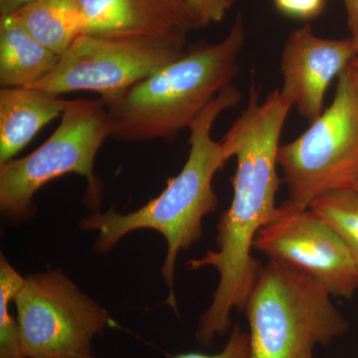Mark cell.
Returning <instances> with one entry per match:
<instances>
[{"instance_id": "1", "label": "cell", "mask_w": 358, "mask_h": 358, "mask_svg": "<svg viewBox=\"0 0 358 358\" xmlns=\"http://www.w3.org/2000/svg\"><path fill=\"white\" fill-rule=\"evenodd\" d=\"M288 99L275 90L259 103L250 87L248 106L220 141L226 160L236 157L233 199L219 219L216 250L190 259V271L212 267L219 282L209 308L197 324L199 345L209 348L232 327L231 313L243 312L262 264L252 256L254 239L264 226L279 216L275 196L282 180L278 174L280 138L289 110Z\"/></svg>"}, {"instance_id": "2", "label": "cell", "mask_w": 358, "mask_h": 358, "mask_svg": "<svg viewBox=\"0 0 358 358\" xmlns=\"http://www.w3.org/2000/svg\"><path fill=\"white\" fill-rule=\"evenodd\" d=\"M241 94L236 87H228L195 119L189 127L190 150L180 173L167 179L166 187L159 196L129 213L122 214L114 207L106 212L93 211L82 219L80 229L96 234L94 248L108 253L129 233L150 229L166 240L167 252L160 274L169 294L166 303L178 313L174 292V273L179 252L189 249L203 235L202 221L214 213L219 200L214 192V176L225 166L220 141L212 138L214 122L223 110L236 106Z\"/></svg>"}, {"instance_id": "3", "label": "cell", "mask_w": 358, "mask_h": 358, "mask_svg": "<svg viewBox=\"0 0 358 358\" xmlns=\"http://www.w3.org/2000/svg\"><path fill=\"white\" fill-rule=\"evenodd\" d=\"M241 14L216 44L200 43L141 80L107 106L110 138L124 143L173 141L238 74L243 49Z\"/></svg>"}, {"instance_id": "4", "label": "cell", "mask_w": 358, "mask_h": 358, "mask_svg": "<svg viewBox=\"0 0 358 358\" xmlns=\"http://www.w3.org/2000/svg\"><path fill=\"white\" fill-rule=\"evenodd\" d=\"M244 310L251 358H315L317 345L350 329L326 289L274 261L261 268Z\"/></svg>"}, {"instance_id": "5", "label": "cell", "mask_w": 358, "mask_h": 358, "mask_svg": "<svg viewBox=\"0 0 358 358\" xmlns=\"http://www.w3.org/2000/svg\"><path fill=\"white\" fill-rule=\"evenodd\" d=\"M107 107L102 101H70L56 131L43 145L21 159L0 164V211L11 223L35 215L34 195L53 179L68 173L88 183L90 206L100 210L103 187L94 173L96 154L110 138Z\"/></svg>"}, {"instance_id": "6", "label": "cell", "mask_w": 358, "mask_h": 358, "mask_svg": "<svg viewBox=\"0 0 358 358\" xmlns=\"http://www.w3.org/2000/svg\"><path fill=\"white\" fill-rule=\"evenodd\" d=\"M333 103L310 128L280 145L278 166L289 197L284 211H303L324 193L358 182V61L339 75Z\"/></svg>"}, {"instance_id": "7", "label": "cell", "mask_w": 358, "mask_h": 358, "mask_svg": "<svg viewBox=\"0 0 358 358\" xmlns=\"http://www.w3.org/2000/svg\"><path fill=\"white\" fill-rule=\"evenodd\" d=\"M13 301L26 358H96L94 339L115 326L59 268L26 277Z\"/></svg>"}, {"instance_id": "8", "label": "cell", "mask_w": 358, "mask_h": 358, "mask_svg": "<svg viewBox=\"0 0 358 358\" xmlns=\"http://www.w3.org/2000/svg\"><path fill=\"white\" fill-rule=\"evenodd\" d=\"M185 47L145 37L83 34L59 57L50 74L26 88L56 96L95 92L107 107L134 85L181 57Z\"/></svg>"}, {"instance_id": "9", "label": "cell", "mask_w": 358, "mask_h": 358, "mask_svg": "<svg viewBox=\"0 0 358 358\" xmlns=\"http://www.w3.org/2000/svg\"><path fill=\"white\" fill-rule=\"evenodd\" d=\"M257 233L253 249L305 275L331 296L352 298L358 267L341 237L310 209L284 211Z\"/></svg>"}, {"instance_id": "10", "label": "cell", "mask_w": 358, "mask_h": 358, "mask_svg": "<svg viewBox=\"0 0 358 358\" xmlns=\"http://www.w3.org/2000/svg\"><path fill=\"white\" fill-rule=\"evenodd\" d=\"M358 55V39H326L310 25L291 33L281 60L282 95L299 114L313 122L324 112V98L331 81Z\"/></svg>"}, {"instance_id": "11", "label": "cell", "mask_w": 358, "mask_h": 358, "mask_svg": "<svg viewBox=\"0 0 358 358\" xmlns=\"http://www.w3.org/2000/svg\"><path fill=\"white\" fill-rule=\"evenodd\" d=\"M84 34L145 37L185 46L201 28L185 0H73Z\"/></svg>"}, {"instance_id": "12", "label": "cell", "mask_w": 358, "mask_h": 358, "mask_svg": "<svg viewBox=\"0 0 358 358\" xmlns=\"http://www.w3.org/2000/svg\"><path fill=\"white\" fill-rule=\"evenodd\" d=\"M70 101L31 88L0 89V164L20 154Z\"/></svg>"}, {"instance_id": "13", "label": "cell", "mask_w": 358, "mask_h": 358, "mask_svg": "<svg viewBox=\"0 0 358 358\" xmlns=\"http://www.w3.org/2000/svg\"><path fill=\"white\" fill-rule=\"evenodd\" d=\"M60 56L40 44L13 15L0 17V87L25 88L43 79Z\"/></svg>"}, {"instance_id": "14", "label": "cell", "mask_w": 358, "mask_h": 358, "mask_svg": "<svg viewBox=\"0 0 358 358\" xmlns=\"http://www.w3.org/2000/svg\"><path fill=\"white\" fill-rule=\"evenodd\" d=\"M13 16L33 38L59 56L84 34L83 21L73 0H37Z\"/></svg>"}, {"instance_id": "15", "label": "cell", "mask_w": 358, "mask_h": 358, "mask_svg": "<svg viewBox=\"0 0 358 358\" xmlns=\"http://www.w3.org/2000/svg\"><path fill=\"white\" fill-rule=\"evenodd\" d=\"M308 209L341 237L358 267V192L341 188L320 195Z\"/></svg>"}, {"instance_id": "16", "label": "cell", "mask_w": 358, "mask_h": 358, "mask_svg": "<svg viewBox=\"0 0 358 358\" xmlns=\"http://www.w3.org/2000/svg\"><path fill=\"white\" fill-rule=\"evenodd\" d=\"M25 278L0 255V358H26L17 317L9 312V303L22 288Z\"/></svg>"}, {"instance_id": "17", "label": "cell", "mask_w": 358, "mask_h": 358, "mask_svg": "<svg viewBox=\"0 0 358 358\" xmlns=\"http://www.w3.org/2000/svg\"><path fill=\"white\" fill-rule=\"evenodd\" d=\"M171 358H251L249 331H244L240 324H235L231 329L229 338L222 350L215 355L200 352H182Z\"/></svg>"}, {"instance_id": "18", "label": "cell", "mask_w": 358, "mask_h": 358, "mask_svg": "<svg viewBox=\"0 0 358 358\" xmlns=\"http://www.w3.org/2000/svg\"><path fill=\"white\" fill-rule=\"evenodd\" d=\"M201 27L220 22L235 0H185Z\"/></svg>"}, {"instance_id": "19", "label": "cell", "mask_w": 358, "mask_h": 358, "mask_svg": "<svg viewBox=\"0 0 358 358\" xmlns=\"http://www.w3.org/2000/svg\"><path fill=\"white\" fill-rule=\"evenodd\" d=\"M275 8L294 20H310L324 11L326 0H274Z\"/></svg>"}, {"instance_id": "20", "label": "cell", "mask_w": 358, "mask_h": 358, "mask_svg": "<svg viewBox=\"0 0 358 358\" xmlns=\"http://www.w3.org/2000/svg\"><path fill=\"white\" fill-rule=\"evenodd\" d=\"M350 36L358 39V0H343Z\"/></svg>"}, {"instance_id": "21", "label": "cell", "mask_w": 358, "mask_h": 358, "mask_svg": "<svg viewBox=\"0 0 358 358\" xmlns=\"http://www.w3.org/2000/svg\"><path fill=\"white\" fill-rule=\"evenodd\" d=\"M37 0H0V17H6Z\"/></svg>"}, {"instance_id": "22", "label": "cell", "mask_w": 358, "mask_h": 358, "mask_svg": "<svg viewBox=\"0 0 358 358\" xmlns=\"http://www.w3.org/2000/svg\"><path fill=\"white\" fill-rule=\"evenodd\" d=\"M352 188H355V189L357 190V192H358V182L357 183V185H353Z\"/></svg>"}, {"instance_id": "23", "label": "cell", "mask_w": 358, "mask_h": 358, "mask_svg": "<svg viewBox=\"0 0 358 358\" xmlns=\"http://www.w3.org/2000/svg\"><path fill=\"white\" fill-rule=\"evenodd\" d=\"M357 61H358V55L357 56Z\"/></svg>"}]
</instances>
